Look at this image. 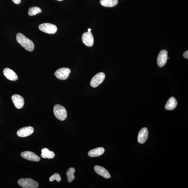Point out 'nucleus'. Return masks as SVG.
Returning <instances> with one entry per match:
<instances>
[{"label":"nucleus","mask_w":188,"mask_h":188,"mask_svg":"<svg viewBox=\"0 0 188 188\" xmlns=\"http://www.w3.org/2000/svg\"><path fill=\"white\" fill-rule=\"evenodd\" d=\"M91 29H88V32H90L91 31Z\"/></svg>","instance_id":"b1692460"},{"label":"nucleus","mask_w":188,"mask_h":188,"mask_svg":"<svg viewBox=\"0 0 188 188\" xmlns=\"http://www.w3.org/2000/svg\"><path fill=\"white\" fill-rule=\"evenodd\" d=\"M94 169L97 174L103 177V178L106 179L110 178L111 175L108 171L103 167L96 166H94Z\"/></svg>","instance_id":"ddd939ff"},{"label":"nucleus","mask_w":188,"mask_h":188,"mask_svg":"<svg viewBox=\"0 0 188 188\" xmlns=\"http://www.w3.org/2000/svg\"><path fill=\"white\" fill-rule=\"evenodd\" d=\"M149 132L147 129L146 128H143L141 129L139 132L138 141L141 144L144 143L146 141L148 138Z\"/></svg>","instance_id":"f8f14e48"},{"label":"nucleus","mask_w":188,"mask_h":188,"mask_svg":"<svg viewBox=\"0 0 188 188\" xmlns=\"http://www.w3.org/2000/svg\"><path fill=\"white\" fill-rule=\"evenodd\" d=\"M42 12V10L38 7H33L29 8L28 13L29 16L36 15Z\"/></svg>","instance_id":"aec40b11"},{"label":"nucleus","mask_w":188,"mask_h":188,"mask_svg":"<svg viewBox=\"0 0 188 188\" xmlns=\"http://www.w3.org/2000/svg\"><path fill=\"white\" fill-rule=\"evenodd\" d=\"M168 57V52L166 50L161 51L158 55L157 58V64L160 67H163L167 61Z\"/></svg>","instance_id":"0eeeda50"},{"label":"nucleus","mask_w":188,"mask_h":188,"mask_svg":"<svg viewBox=\"0 0 188 188\" xmlns=\"http://www.w3.org/2000/svg\"><path fill=\"white\" fill-rule=\"evenodd\" d=\"M12 1L14 3L17 4H20L21 1V0H12Z\"/></svg>","instance_id":"5701e85b"},{"label":"nucleus","mask_w":188,"mask_h":188,"mask_svg":"<svg viewBox=\"0 0 188 188\" xmlns=\"http://www.w3.org/2000/svg\"><path fill=\"white\" fill-rule=\"evenodd\" d=\"M83 43L86 46L91 47L94 43V39L92 33L89 32L84 33L82 36Z\"/></svg>","instance_id":"6e6552de"},{"label":"nucleus","mask_w":188,"mask_h":188,"mask_svg":"<svg viewBox=\"0 0 188 188\" xmlns=\"http://www.w3.org/2000/svg\"><path fill=\"white\" fill-rule=\"evenodd\" d=\"M41 151V157L44 158L51 159L54 158L55 157V154L54 152L50 151L49 149L46 148L42 149Z\"/></svg>","instance_id":"f3484780"},{"label":"nucleus","mask_w":188,"mask_h":188,"mask_svg":"<svg viewBox=\"0 0 188 188\" xmlns=\"http://www.w3.org/2000/svg\"><path fill=\"white\" fill-rule=\"evenodd\" d=\"M62 180V178L60 177V175L58 173H55L54 175H52L49 178V181H53L54 180H56L58 182H59Z\"/></svg>","instance_id":"412c9836"},{"label":"nucleus","mask_w":188,"mask_h":188,"mask_svg":"<svg viewBox=\"0 0 188 188\" xmlns=\"http://www.w3.org/2000/svg\"><path fill=\"white\" fill-rule=\"evenodd\" d=\"M22 157L30 161L38 162L41 158L35 153L30 151H25L21 153Z\"/></svg>","instance_id":"1a4fd4ad"},{"label":"nucleus","mask_w":188,"mask_h":188,"mask_svg":"<svg viewBox=\"0 0 188 188\" xmlns=\"http://www.w3.org/2000/svg\"><path fill=\"white\" fill-rule=\"evenodd\" d=\"M71 72L70 69L67 68H62L57 70L54 75L58 79L65 80H66Z\"/></svg>","instance_id":"39448f33"},{"label":"nucleus","mask_w":188,"mask_h":188,"mask_svg":"<svg viewBox=\"0 0 188 188\" xmlns=\"http://www.w3.org/2000/svg\"><path fill=\"white\" fill-rule=\"evenodd\" d=\"M3 74L5 77L10 81H15L18 79V76L12 69L5 68L3 70Z\"/></svg>","instance_id":"4468645a"},{"label":"nucleus","mask_w":188,"mask_h":188,"mask_svg":"<svg viewBox=\"0 0 188 188\" xmlns=\"http://www.w3.org/2000/svg\"><path fill=\"white\" fill-rule=\"evenodd\" d=\"M75 172V168H71L68 169L66 172L67 180L68 182L71 183L75 179V177L74 174Z\"/></svg>","instance_id":"6ab92c4d"},{"label":"nucleus","mask_w":188,"mask_h":188,"mask_svg":"<svg viewBox=\"0 0 188 188\" xmlns=\"http://www.w3.org/2000/svg\"><path fill=\"white\" fill-rule=\"evenodd\" d=\"M118 0H100L101 5L106 7H113L117 5Z\"/></svg>","instance_id":"a211bd4d"},{"label":"nucleus","mask_w":188,"mask_h":188,"mask_svg":"<svg viewBox=\"0 0 188 188\" xmlns=\"http://www.w3.org/2000/svg\"><path fill=\"white\" fill-rule=\"evenodd\" d=\"M39 28L40 30L48 34L56 33L57 30V28L55 25L49 23H44L40 25Z\"/></svg>","instance_id":"20e7f679"},{"label":"nucleus","mask_w":188,"mask_h":188,"mask_svg":"<svg viewBox=\"0 0 188 188\" xmlns=\"http://www.w3.org/2000/svg\"><path fill=\"white\" fill-rule=\"evenodd\" d=\"M177 102L174 97H171L166 102L165 109L167 110H172L177 106Z\"/></svg>","instance_id":"dca6fc26"},{"label":"nucleus","mask_w":188,"mask_h":188,"mask_svg":"<svg viewBox=\"0 0 188 188\" xmlns=\"http://www.w3.org/2000/svg\"><path fill=\"white\" fill-rule=\"evenodd\" d=\"M57 1H63V0H57Z\"/></svg>","instance_id":"393cba45"},{"label":"nucleus","mask_w":188,"mask_h":188,"mask_svg":"<svg viewBox=\"0 0 188 188\" xmlns=\"http://www.w3.org/2000/svg\"><path fill=\"white\" fill-rule=\"evenodd\" d=\"M18 183L24 188H37L39 186L37 181L30 178L20 179L18 181Z\"/></svg>","instance_id":"7ed1b4c3"},{"label":"nucleus","mask_w":188,"mask_h":188,"mask_svg":"<svg viewBox=\"0 0 188 188\" xmlns=\"http://www.w3.org/2000/svg\"><path fill=\"white\" fill-rule=\"evenodd\" d=\"M183 56L185 58L187 59H188V51L185 52L183 54Z\"/></svg>","instance_id":"4be33fe9"},{"label":"nucleus","mask_w":188,"mask_h":188,"mask_svg":"<svg viewBox=\"0 0 188 188\" xmlns=\"http://www.w3.org/2000/svg\"><path fill=\"white\" fill-rule=\"evenodd\" d=\"M105 149L103 147H98L93 149L88 152V156L91 157H99L102 155L105 152Z\"/></svg>","instance_id":"2eb2a0df"},{"label":"nucleus","mask_w":188,"mask_h":188,"mask_svg":"<svg viewBox=\"0 0 188 188\" xmlns=\"http://www.w3.org/2000/svg\"><path fill=\"white\" fill-rule=\"evenodd\" d=\"M105 77V74L100 72L97 74L92 78L90 82V85L92 87L96 88L103 82Z\"/></svg>","instance_id":"423d86ee"},{"label":"nucleus","mask_w":188,"mask_h":188,"mask_svg":"<svg viewBox=\"0 0 188 188\" xmlns=\"http://www.w3.org/2000/svg\"><path fill=\"white\" fill-rule=\"evenodd\" d=\"M34 132V129L31 126H27L20 129L17 132L19 137H25L30 136Z\"/></svg>","instance_id":"9b49d317"},{"label":"nucleus","mask_w":188,"mask_h":188,"mask_svg":"<svg viewBox=\"0 0 188 188\" xmlns=\"http://www.w3.org/2000/svg\"><path fill=\"white\" fill-rule=\"evenodd\" d=\"M12 100L17 108L21 109L24 107V98L19 95L15 94L12 97Z\"/></svg>","instance_id":"9d476101"},{"label":"nucleus","mask_w":188,"mask_h":188,"mask_svg":"<svg viewBox=\"0 0 188 188\" xmlns=\"http://www.w3.org/2000/svg\"><path fill=\"white\" fill-rule=\"evenodd\" d=\"M54 112L55 116L59 120L63 121L67 119V111L62 106L58 104L54 105Z\"/></svg>","instance_id":"f03ea898"},{"label":"nucleus","mask_w":188,"mask_h":188,"mask_svg":"<svg viewBox=\"0 0 188 188\" xmlns=\"http://www.w3.org/2000/svg\"><path fill=\"white\" fill-rule=\"evenodd\" d=\"M16 39L18 43L26 50L33 51L34 48L33 42L22 33H19L16 35Z\"/></svg>","instance_id":"f257e3e1"}]
</instances>
